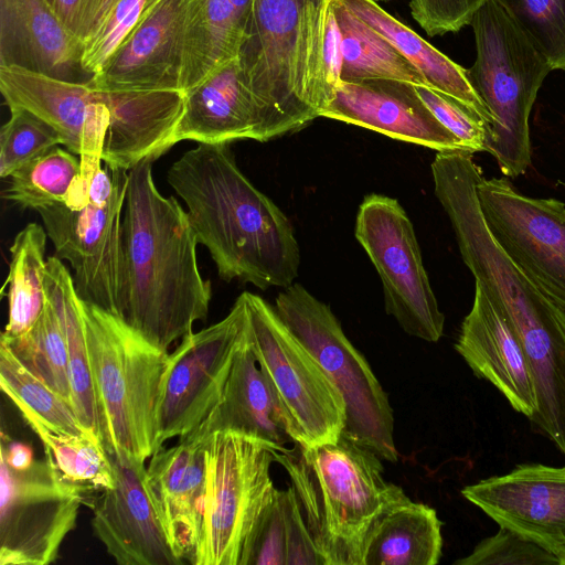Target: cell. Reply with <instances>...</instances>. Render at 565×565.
Segmentation results:
<instances>
[{
	"mask_svg": "<svg viewBox=\"0 0 565 565\" xmlns=\"http://www.w3.org/2000/svg\"><path fill=\"white\" fill-rule=\"evenodd\" d=\"M147 158L128 170L121 221L119 318L168 352L205 321L212 286L200 274L186 211L157 189Z\"/></svg>",
	"mask_w": 565,
	"mask_h": 565,
	"instance_id": "1",
	"label": "cell"
},
{
	"mask_svg": "<svg viewBox=\"0 0 565 565\" xmlns=\"http://www.w3.org/2000/svg\"><path fill=\"white\" fill-rule=\"evenodd\" d=\"M217 275L263 290L294 284L300 249L285 213L241 171L231 143H199L167 171Z\"/></svg>",
	"mask_w": 565,
	"mask_h": 565,
	"instance_id": "2",
	"label": "cell"
},
{
	"mask_svg": "<svg viewBox=\"0 0 565 565\" xmlns=\"http://www.w3.org/2000/svg\"><path fill=\"white\" fill-rule=\"evenodd\" d=\"M273 455L290 478L326 565H362L377 519L408 498L401 487L385 480L375 452L343 434L335 443L294 444Z\"/></svg>",
	"mask_w": 565,
	"mask_h": 565,
	"instance_id": "3",
	"label": "cell"
},
{
	"mask_svg": "<svg viewBox=\"0 0 565 565\" xmlns=\"http://www.w3.org/2000/svg\"><path fill=\"white\" fill-rule=\"evenodd\" d=\"M333 0H253L238 53L270 139L321 117V58Z\"/></svg>",
	"mask_w": 565,
	"mask_h": 565,
	"instance_id": "4",
	"label": "cell"
},
{
	"mask_svg": "<svg viewBox=\"0 0 565 565\" xmlns=\"http://www.w3.org/2000/svg\"><path fill=\"white\" fill-rule=\"evenodd\" d=\"M81 312L104 448L146 461L159 449L157 416L169 352L82 299Z\"/></svg>",
	"mask_w": 565,
	"mask_h": 565,
	"instance_id": "5",
	"label": "cell"
},
{
	"mask_svg": "<svg viewBox=\"0 0 565 565\" xmlns=\"http://www.w3.org/2000/svg\"><path fill=\"white\" fill-rule=\"evenodd\" d=\"M469 24L477 56L467 77L493 119L484 151L516 178L531 164L530 114L552 68L495 0H486Z\"/></svg>",
	"mask_w": 565,
	"mask_h": 565,
	"instance_id": "6",
	"label": "cell"
},
{
	"mask_svg": "<svg viewBox=\"0 0 565 565\" xmlns=\"http://www.w3.org/2000/svg\"><path fill=\"white\" fill-rule=\"evenodd\" d=\"M275 309L342 394L347 407L342 434L381 459L396 462L398 452L388 396L366 359L344 334L331 308L302 285L292 284L278 294Z\"/></svg>",
	"mask_w": 565,
	"mask_h": 565,
	"instance_id": "7",
	"label": "cell"
},
{
	"mask_svg": "<svg viewBox=\"0 0 565 565\" xmlns=\"http://www.w3.org/2000/svg\"><path fill=\"white\" fill-rule=\"evenodd\" d=\"M242 295L250 348L276 395L292 443L303 447L335 443L347 422L342 394L275 307L249 291Z\"/></svg>",
	"mask_w": 565,
	"mask_h": 565,
	"instance_id": "8",
	"label": "cell"
},
{
	"mask_svg": "<svg viewBox=\"0 0 565 565\" xmlns=\"http://www.w3.org/2000/svg\"><path fill=\"white\" fill-rule=\"evenodd\" d=\"M273 449L247 437L215 433L206 445V494L193 565H239L246 540L274 497Z\"/></svg>",
	"mask_w": 565,
	"mask_h": 565,
	"instance_id": "9",
	"label": "cell"
},
{
	"mask_svg": "<svg viewBox=\"0 0 565 565\" xmlns=\"http://www.w3.org/2000/svg\"><path fill=\"white\" fill-rule=\"evenodd\" d=\"M93 492L45 457L17 470L0 459V565H47L58 557Z\"/></svg>",
	"mask_w": 565,
	"mask_h": 565,
	"instance_id": "10",
	"label": "cell"
},
{
	"mask_svg": "<svg viewBox=\"0 0 565 565\" xmlns=\"http://www.w3.org/2000/svg\"><path fill=\"white\" fill-rule=\"evenodd\" d=\"M355 238L382 281L385 310L409 335L437 342L445 316L425 270L414 226L396 199L372 193L359 206Z\"/></svg>",
	"mask_w": 565,
	"mask_h": 565,
	"instance_id": "11",
	"label": "cell"
},
{
	"mask_svg": "<svg viewBox=\"0 0 565 565\" xmlns=\"http://www.w3.org/2000/svg\"><path fill=\"white\" fill-rule=\"evenodd\" d=\"M247 320L241 294L221 321L191 332L169 353L158 406V447L189 436L221 398Z\"/></svg>",
	"mask_w": 565,
	"mask_h": 565,
	"instance_id": "12",
	"label": "cell"
},
{
	"mask_svg": "<svg viewBox=\"0 0 565 565\" xmlns=\"http://www.w3.org/2000/svg\"><path fill=\"white\" fill-rule=\"evenodd\" d=\"M110 169V168H109ZM114 190L102 207L56 203L38 210L55 256L67 260L79 298L119 317L121 221L128 171L110 169Z\"/></svg>",
	"mask_w": 565,
	"mask_h": 565,
	"instance_id": "13",
	"label": "cell"
},
{
	"mask_svg": "<svg viewBox=\"0 0 565 565\" xmlns=\"http://www.w3.org/2000/svg\"><path fill=\"white\" fill-rule=\"evenodd\" d=\"M477 193L497 242L565 312V204L523 195L505 177L482 175Z\"/></svg>",
	"mask_w": 565,
	"mask_h": 565,
	"instance_id": "14",
	"label": "cell"
},
{
	"mask_svg": "<svg viewBox=\"0 0 565 565\" xmlns=\"http://www.w3.org/2000/svg\"><path fill=\"white\" fill-rule=\"evenodd\" d=\"M0 92L9 108H24L62 137L63 146L79 157V172L67 202L88 203L89 185L102 167L110 113L99 92L88 83L57 79L13 66H0Z\"/></svg>",
	"mask_w": 565,
	"mask_h": 565,
	"instance_id": "15",
	"label": "cell"
},
{
	"mask_svg": "<svg viewBox=\"0 0 565 565\" xmlns=\"http://www.w3.org/2000/svg\"><path fill=\"white\" fill-rule=\"evenodd\" d=\"M114 486L92 502V526L107 553L119 565H181L145 461L122 452H108Z\"/></svg>",
	"mask_w": 565,
	"mask_h": 565,
	"instance_id": "16",
	"label": "cell"
},
{
	"mask_svg": "<svg viewBox=\"0 0 565 565\" xmlns=\"http://www.w3.org/2000/svg\"><path fill=\"white\" fill-rule=\"evenodd\" d=\"M461 494L499 526L535 542L565 565V467L520 465L466 486Z\"/></svg>",
	"mask_w": 565,
	"mask_h": 565,
	"instance_id": "17",
	"label": "cell"
},
{
	"mask_svg": "<svg viewBox=\"0 0 565 565\" xmlns=\"http://www.w3.org/2000/svg\"><path fill=\"white\" fill-rule=\"evenodd\" d=\"M321 117L439 151H468L424 104L415 85L397 79L340 82ZM469 152V151H468Z\"/></svg>",
	"mask_w": 565,
	"mask_h": 565,
	"instance_id": "18",
	"label": "cell"
},
{
	"mask_svg": "<svg viewBox=\"0 0 565 565\" xmlns=\"http://www.w3.org/2000/svg\"><path fill=\"white\" fill-rule=\"evenodd\" d=\"M186 3L161 0L88 84L99 90H182Z\"/></svg>",
	"mask_w": 565,
	"mask_h": 565,
	"instance_id": "19",
	"label": "cell"
},
{
	"mask_svg": "<svg viewBox=\"0 0 565 565\" xmlns=\"http://www.w3.org/2000/svg\"><path fill=\"white\" fill-rule=\"evenodd\" d=\"M473 374L490 382L513 409L531 419L536 393L522 344L499 308L475 281V298L455 344Z\"/></svg>",
	"mask_w": 565,
	"mask_h": 565,
	"instance_id": "20",
	"label": "cell"
},
{
	"mask_svg": "<svg viewBox=\"0 0 565 565\" xmlns=\"http://www.w3.org/2000/svg\"><path fill=\"white\" fill-rule=\"evenodd\" d=\"M83 43L47 0H0V66L88 83Z\"/></svg>",
	"mask_w": 565,
	"mask_h": 565,
	"instance_id": "21",
	"label": "cell"
},
{
	"mask_svg": "<svg viewBox=\"0 0 565 565\" xmlns=\"http://www.w3.org/2000/svg\"><path fill=\"white\" fill-rule=\"evenodd\" d=\"M215 433L241 435L276 451L292 443L276 395L250 348L247 320L220 401L185 438L206 441Z\"/></svg>",
	"mask_w": 565,
	"mask_h": 565,
	"instance_id": "22",
	"label": "cell"
},
{
	"mask_svg": "<svg viewBox=\"0 0 565 565\" xmlns=\"http://www.w3.org/2000/svg\"><path fill=\"white\" fill-rule=\"evenodd\" d=\"M270 140L260 108L244 82L238 56L184 92V109L174 145Z\"/></svg>",
	"mask_w": 565,
	"mask_h": 565,
	"instance_id": "23",
	"label": "cell"
},
{
	"mask_svg": "<svg viewBox=\"0 0 565 565\" xmlns=\"http://www.w3.org/2000/svg\"><path fill=\"white\" fill-rule=\"evenodd\" d=\"M97 90L110 113L102 157L108 168L128 171L143 159H159L174 146L184 92Z\"/></svg>",
	"mask_w": 565,
	"mask_h": 565,
	"instance_id": "24",
	"label": "cell"
},
{
	"mask_svg": "<svg viewBox=\"0 0 565 565\" xmlns=\"http://www.w3.org/2000/svg\"><path fill=\"white\" fill-rule=\"evenodd\" d=\"M207 440L185 438L159 448L147 468L170 541L177 554L193 565L206 494Z\"/></svg>",
	"mask_w": 565,
	"mask_h": 565,
	"instance_id": "25",
	"label": "cell"
},
{
	"mask_svg": "<svg viewBox=\"0 0 565 565\" xmlns=\"http://www.w3.org/2000/svg\"><path fill=\"white\" fill-rule=\"evenodd\" d=\"M338 1L388 40L424 75L429 87L459 100L481 118L490 130L492 116L471 86L466 68L387 13L376 1Z\"/></svg>",
	"mask_w": 565,
	"mask_h": 565,
	"instance_id": "26",
	"label": "cell"
},
{
	"mask_svg": "<svg viewBox=\"0 0 565 565\" xmlns=\"http://www.w3.org/2000/svg\"><path fill=\"white\" fill-rule=\"evenodd\" d=\"M441 555V521L436 510L407 498L377 519L362 565H436Z\"/></svg>",
	"mask_w": 565,
	"mask_h": 565,
	"instance_id": "27",
	"label": "cell"
},
{
	"mask_svg": "<svg viewBox=\"0 0 565 565\" xmlns=\"http://www.w3.org/2000/svg\"><path fill=\"white\" fill-rule=\"evenodd\" d=\"M44 281L47 300L53 306L65 335L71 405L82 426L103 444V428L89 365L81 298L75 290L73 276L60 258L51 256L46 260Z\"/></svg>",
	"mask_w": 565,
	"mask_h": 565,
	"instance_id": "28",
	"label": "cell"
},
{
	"mask_svg": "<svg viewBox=\"0 0 565 565\" xmlns=\"http://www.w3.org/2000/svg\"><path fill=\"white\" fill-rule=\"evenodd\" d=\"M246 26L228 0H188L183 29V92L238 56Z\"/></svg>",
	"mask_w": 565,
	"mask_h": 565,
	"instance_id": "29",
	"label": "cell"
},
{
	"mask_svg": "<svg viewBox=\"0 0 565 565\" xmlns=\"http://www.w3.org/2000/svg\"><path fill=\"white\" fill-rule=\"evenodd\" d=\"M46 238L44 226L26 224L10 246L11 259L3 287H8L9 315L2 335L13 338L29 331L47 303L44 273Z\"/></svg>",
	"mask_w": 565,
	"mask_h": 565,
	"instance_id": "30",
	"label": "cell"
},
{
	"mask_svg": "<svg viewBox=\"0 0 565 565\" xmlns=\"http://www.w3.org/2000/svg\"><path fill=\"white\" fill-rule=\"evenodd\" d=\"M334 10L342 35L341 82L384 78L428 86L424 75L388 40L338 0Z\"/></svg>",
	"mask_w": 565,
	"mask_h": 565,
	"instance_id": "31",
	"label": "cell"
},
{
	"mask_svg": "<svg viewBox=\"0 0 565 565\" xmlns=\"http://www.w3.org/2000/svg\"><path fill=\"white\" fill-rule=\"evenodd\" d=\"M161 0H86L79 39L83 67L98 73L107 60Z\"/></svg>",
	"mask_w": 565,
	"mask_h": 565,
	"instance_id": "32",
	"label": "cell"
},
{
	"mask_svg": "<svg viewBox=\"0 0 565 565\" xmlns=\"http://www.w3.org/2000/svg\"><path fill=\"white\" fill-rule=\"evenodd\" d=\"M0 385L24 419H36L73 435L93 436L82 426L72 405L26 369L1 342Z\"/></svg>",
	"mask_w": 565,
	"mask_h": 565,
	"instance_id": "33",
	"label": "cell"
},
{
	"mask_svg": "<svg viewBox=\"0 0 565 565\" xmlns=\"http://www.w3.org/2000/svg\"><path fill=\"white\" fill-rule=\"evenodd\" d=\"M30 428L44 446L45 457L68 480L99 493L114 486V471L103 444L93 436L56 430L44 423L26 418Z\"/></svg>",
	"mask_w": 565,
	"mask_h": 565,
	"instance_id": "34",
	"label": "cell"
},
{
	"mask_svg": "<svg viewBox=\"0 0 565 565\" xmlns=\"http://www.w3.org/2000/svg\"><path fill=\"white\" fill-rule=\"evenodd\" d=\"M0 342L6 344L26 369L71 404L65 335L49 300L43 313L29 331L13 338L1 334Z\"/></svg>",
	"mask_w": 565,
	"mask_h": 565,
	"instance_id": "35",
	"label": "cell"
},
{
	"mask_svg": "<svg viewBox=\"0 0 565 565\" xmlns=\"http://www.w3.org/2000/svg\"><path fill=\"white\" fill-rule=\"evenodd\" d=\"M79 172V159L58 146L15 170L2 196L20 210L64 203Z\"/></svg>",
	"mask_w": 565,
	"mask_h": 565,
	"instance_id": "36",
	"label": "cell"
},
{
	"mask_svg": "<svg viewBox=\"0 0 565 565\" xmlns=\"http://www.w3.org/2000/svg\"><path fill=\"white\" fill-rule=\"evenodd\" d=\"M552 71L565 72V0H495Z\"/></svg>",
	"mask_w": 565,
	"mask_h": 565,
	"instance_id": "37",
	"label": "cell"
},
{
	"mask_svg": "<svg viewBox=\"0 0 565 565\" xmlns=\"http://www.w3.org/2000/svg\"><path fill=\"white\" fill-rule=\"evenodd\" d=\"M10 118L0 130V177L63 146L61 135L46 121L24 108H9Z\"/></svg>",
	"mask_w": 565,
	"mask_h": 565,
	"instance_id": "38",
	"label": "cell"
},
{
	"mask_svg": "<svg viewBox=\"0 0 565 565\" xmlns=\"http://www.w3.org/2000/svg\"><path fill=\"white\" fill-rule=\"evenodd\" d=\"M456 565H562L550 551L522 535L500 526L479 542L473 551L457 559Z\"/></svg>",
	"mask_w": 565,
	"mask_h": 565,
	"instance_id": "39",
	"label": "cell"
},
{
	"mask_svg": "<svg viewBox=\"0 0 565 565\" xmlns=\"http://www.w3.org/2000/svg\"><path fill=\"white\" fill-rule=\"evenodd\" d=\"M239 565H286L284 490L277 489L254 524Z\"/></svg>",
	"mask_w": 565,
	"mask_h": 565,
	"instance_id": "40",
	"label": "cell"
},
{
	"mask_svg": "<svg viewBox=\"0 0 565 565\" xmlns=\"http://www.w3.org/2000/svg\"><path fill=\"white\" fill-rule=\"evenodd\" d=\"M416 92L438 121L454 134L471 153L484 151L487 124L454 97L424 85Z\"/></svg>",
	"mask_w": 565,
	"mask_h": 565,
	"instance_id": "41",
	"label": "cell"
},
{
	"mask_svg": "<svg viewBox=\"0 0 565 565\" xmlns=\"http://www.w3.org/2000/svg\"><path fill=\"white\" fill-rule=\"evenodd\" d=\"M486 0H411L414 20L429 35L458 32Z\"/></svg>",
	"mask_w": 565,
	"mask_h": 565,
	"instance_id": "42",
	"label": "cell"
},
{
	"mask_svg": "<svg viewBox=\"0 0 565 565\" xmlns=\"http://www.w3.org/2000/svg\"><path fill=\"white\" fill-rule=\"evenodd\" d=\"M286 565H326L292 486L284 490Z\"/></svg>",
	"mask_w": 565,
	"mask_h": 565,
	"instance_id": "43",
	"label": "cell"
},
{
	"mask_svg": "<svg viewBox=\"0 0 565 565\" xmlns=\"http://www.w3.org/2000/svg\"><path fill=\"white\" fill-rule=\"evenodd\" d=\"M341 70L342 35L337 20L333 0L328 17L321 58L323 90L328 104L333 98L334 93L341 82Z\"/></svg>",
	"mask_w": 565,
	"mask_h": 565,
	"instance_id": "44",
	"label": "cell"
},
{
	"mask_svg": "<svg viewBox=\"0 0 565 565\" xmlns=\"http://www.w3.org/2000/svg\"><path fill=\"white\" fill-rule=\"evenodd\" d=\"M53 10L77 38L86 0H47ZM81 40V39H79Z\"/></svg>",
	"mask_w": 565,
	"mask_h": 565,
	"instance_id": "45",
	"label": "cell"
},
{
	"mask_svg": "<svg viewBox=\"0 0 565 565\" xmlns=\"http://www.w3.org/2000/svg\"><path fill=\"white\" fill-rule=\"evenodd\" d=\"M114 190V179L110 169L100 167L93 177L88 191V203L104 206L110 199Z\"/></svg>",
	"mask_w": 565,
	"mask_h": 565,
	"instance_id": "46",
	"label": "cell"
},
{
	"mask_svg": "<svg viewBox=\"0 0 565 565\" xmlns=\"http://www.w3.org/2000/svg\"><path fill=\"white\" fill-rule=\"evenodd\" d=\"M0 449V459L6 461L13 469H25L34 461L33 451L29 445L10 443L6 446L4 441H2Z\"/></svg>",
	"mask_w": 565,
	"mask_h": 565,
	"instance_id": "47",
	"label": "cell"
},
{
	"mask_svg": "<svg viewBox=\"0 0 565 565\" xmlns=\"http://www.w3.org/2000/svg\"><path fill=\"white\" fill-rule=\"evenodd\" d=\"M374 1H376V2H377V1H386V0H374Z\"/></svg>",
	"mask_w": 565,
	"mask_h": 565,
	"instance_id": "48",
	"label": "cell"
}]
</instances>
